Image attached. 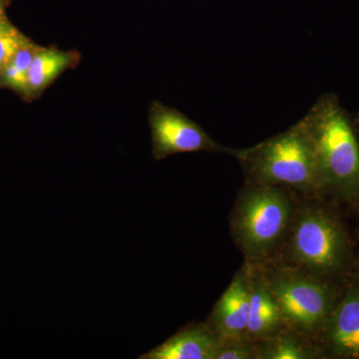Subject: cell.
<instances>
[{"label":"cell","mask_w":359,"mask_h":359,"mask_svg":"<svg viewBox=\"0 0 359 359\" xmlns=\"http://www.w3.org/2000/svg\"><path fill=\"white\" fill-rule=\"evenodd\" d=\"M276 257L318 280L342 285L358 262V252L334 203L306 198L297 205L289 235Z\"/></svg>","instance_id":"obj_1"},{"label":"cell","mask_w":359,"mask_h":359,"mask_svg":"<svg viewBox=\"0 0 359 359\" xmlns=\"http://www.w3.org/2000/svg\"><path fill=\"white\" fill-rule=\"evenodd\" d=\"M313 140L321 198L354 208L359 204V140L353 119L332 93L323 94L304 116Z\"/></svg>","instance_id":"obj_2"},{"label":"cell","mask_w":359,"mask_h":359,"mask_svg":"<svg viewBox=\"0 0 359 359\" xmlns=\"http://www.w3.org/2000/svg\"><path fill=\"white\" fill-rule=\"evenodd\" d=\"M289 191L247 183L238 194L231 214V231L248 266L268 263L282 250L297 205Z\"/></svg>","instance_id":"obj_3"},{"label":"cell","mask_w":359,"mask_h":359,"mask_svg":"<svg viewBox=\"0 0 359 359\" xmlns=\"http://www.w3.org/2000/svg\"><path fill=\"white\" fill-rule=\"evenodd\" d=\"M238 160L247 183L280 187L323 199L313 140L304 119L282 134L243 149Z\"/></svg>","instance_id":"obj_4"},{"label":"cell","mask_w":359,"mask_h":359,"mask_svg":"<svg viewBox=\"0 0 359 359\" xmlns=\"http://www.w3.org/2000/svg\"><path fill=\"white\" fill-rule=\"evenodd\" d=\"M257 268L278 302L287 328L316 342L337 304L342 285L318 280L278 257Z\"/></svg>","instance_id":"obj_5"},{"label":"cell","mask_w":359,"mask_h":359,"mask_svg":"<svg viewBox=\"0 0 359 359\" xmlns=\"http://www.w3.org/2000/svg\"><path fill=\"white\" fill-rule=\"evenodd\" d=\"M149 124L155 160L181 153L208 152L240 157L243 149L224 147L217 143L202 127L175 108L154 101L149 108Z\"/></svg>","instance_id":"obj_6"},{"label":"cell","mask_w":359,"mask_h":359,"mask_svg":"<svg viewBox=\"0 0 359 359\" xmlns=\"http://www.w3.org/2000/svg\"><path fill=\"white\" fill-rule=\"evenodd\" d=\"M316 344L325 359H359V252L339 299Z\"/></svg>","instance_id":"obj_7"},{"label":"cell","mask_w":359,"mask_h":359,"mask_svg":"<svg viewBox=\"0 0 359 359\" xmlns=\"http://www.w3.org/2000/svg\"><path fill=\"white\" fill-rule=\"evenodd\" d=\"M250 297V269L245 264L215 304L205 325L222 340L245 339Z\"/></svg>","instance_id":"obj_8"},{"label":"cell","mask_w":359,"mask_h":359,"mask_svg":"<svg viewBox=\"0 0 359 359\" xmlns=\"http://www.w3.org/2000/svg\"><path fill=\"white\" fill-rule=\"evenodd\" d=\"M248 266V264H247ZM250 269V311L245 337L250 341L266 340L287 328L275 297L257 266Z\"/></svg>","instance_id":"obj_9"},{"label":"cell","mask_w":359,"mask_h":359,"mask_svg":"<svg viewBox=\"0 0 359 359\" xmlns=\"http://www.w3.org/2000/svg\"><path fill=\"white\" fill-rule=\"evenodd\" d=\"M222 339L207 325H192L180 330L140 359H216Z\"/></svg>","instance_id":"obj_10"},{"label":"cell","mask_w":359,"mask_h":359,"mask_svg":"<svg viewBox=\"0 0 359 359\" xmlns=\"http://www.w3.org/2000/svg\"><path fill=\"white\" fill-rule=\"evenodd\" d=\"M79 61L80 54L77 51L40 46L28 70L26 100L39 98L63 72L75 67Z\"/></svg>","instance_id":"obj_11"},{"label":"cell","mask_w":359,"mask_h":359,"mask_svg":"<svg viewBox=\"0 0 359 359\" xmlns=\"http://www.w3.org/2000/svg\"><path fill=\"white\" fill-rule=\"evenodd\" d=\"M255 344L257 359H325L313 340L290 328Z\"/></svg>","instance_id":"obj_12"},{"label":"cell","mask_w":359,"mask_h":359,"mask_svg":"<svg viewBox=\"0 0 359 359\" xmlns=\"http://www.w3.org/2000/svg\"><path fill=\"white\" fill-rule=\"evenodd\" d=\"M39 47V45L29 39L16 52L15 55L2 71L0 88L13 90L23 99L27 98L28 70Z\"/></svg>","instance_id":"obj_13"},{"label":"cell","mask_w":359,"mask_h":359,"mask_svg":"<svg viewBox=\"0 0 359 359\" xmlns=\"http://www.w3.org/2000/svg\"><path fill=\"white\" fill-rule=\"evenodd\" d=\"M28 40L8 20L6 9H0V77L9 61Z\"/></svg>","instance_id":"obj_14"},{"label":"cell","mask_w":359,"mask_h":359,"mask_svg":"<svg viewBox=\"0 0 359 359\" xmlns=\"http://www.w3.org/2000/svg\"><path fill=\"white\" fill-rule=\"evenodd\" d=\"M216 359H257L256 344L247 339L222 340Z\"/></svg>","instance_id":"obj_15"},{"label":"cell","mask_w":359,"mask_h":359,"mask_svg":"<svg viewBox=\"0 0 359 359\" xmlns=\"http://www.w3.org/2000/svg\"><path fill=\"white\" fill-rule=\"evenodd\" d=\"M354 129H355L356 135L359 140V113L353 119Z\"/></svg>","instance_id":"obj_16"},{"label":"cell","mask_w":359,"mask_h":359,"mask_svg":"<svg viewBox=\"0 0 359 359\" xmlns=\"http://www.w3.org/2000/svg\"><path fill=\"white\" fill-rule=\"evenodd\" d=\"M8 0H0V9H6Z\"/></svg>","instance_id":"obj_17"},{"label":"cell","mask_w":359,"mask_h":359,"mask_svg":"<svg viewBox=\"0 0 359 359\" xmlns=\"http://www.w3.org/2000/svg\"><path fill=\"white\" fill-rule=\"evenodd\" d=\"M353 211L356 212V215H358V218L359 219V204L358 205H355V207L353 208Z\"/></svg>","instance_id":"obj_18"}]
</instances>
